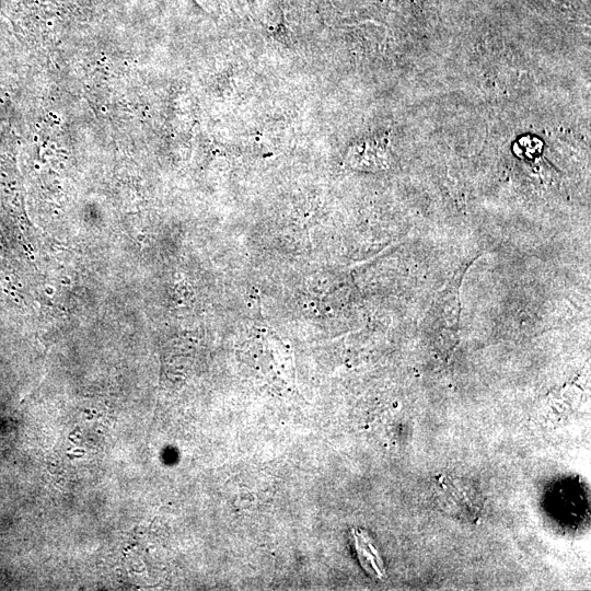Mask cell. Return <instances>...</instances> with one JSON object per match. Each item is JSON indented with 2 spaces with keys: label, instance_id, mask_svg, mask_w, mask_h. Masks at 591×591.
Masks as SVG:
<instances>
[{
  "label": "cell",
  "instance_id": "cell-1",
  "mask_svg": "<svg viewBox=\"0 0 591 591\" xmlns=\"http://www.w3.org/2000/svg\"><path fill=\"white\" fill-rule=\"evenodd\" d=\"M386 148L383 142L368 140L355 146L349 153V161L355 167H383Z\"/></svg>",
  "mask_w": 591,
  "mask_h": 591
}]
</instances>
